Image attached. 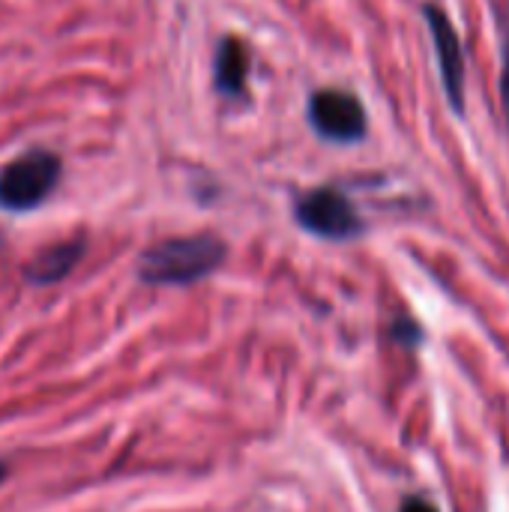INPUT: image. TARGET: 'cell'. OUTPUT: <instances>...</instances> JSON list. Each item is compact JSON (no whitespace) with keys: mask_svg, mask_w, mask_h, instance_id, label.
<instances>
[{"mask_svg":"<svg viewBox=\"0 0 509 512\" xmlns=\"http://www.w3.org/2000/svg\"><path fill=\"white\" fill-rule=\"evenodd\" d=\"M228 249L213 234L171 237L138 258V276L150 285H189L216 273Z\"/></svg>","mask_w":509,"mask_h":512,"instance_id":"1","label":"cell"},{"mask_svg":"<svg viewBox=\"0 0 509 512\" xmlns=\"http://www.w3.org/2000/svg\"><path fill=\"white\" fill-rule=\"evenodd\" d=\"M60 180V159L48 150H27L0 171V207L21 213L39 207Z\"/></svg>","mask_w":509,"mask_h":512,"instance_id":"2","label":"cell"},{"mask_svg":"<svg viewBox=\"0 0 509 512\" xmlns=\"http://www.w3.org/2000/svg\"><path fill=\"white\" fill-rule=\"evenodd\" d=\"M297 222L324 240H351L363 231L357 207L339 189H312L297 201Z\"/></svg>","mask_w":509,"mask_h":512,"instance_id":"3","label":"cell"},{"mask_svg":"<svg viewBox=\"0 0 509 512\" xmlns=\"http://www.w3.org/2000/svg\"><path fill=\"white\" fill-rule=\"evenodd\" d=\"M309 120L318 129V135L339 141V144H351L366 135V108L348 90L327 87V90L312 93Z\"/></svg>","mask_w":509,"mask_h":512,"instance_id":"4","label":"cell"},{"mask_svg":"<svg viewBox=\"0 0 509 512\" xmlns=\"http://www.w3.org/2000/svg\"><path fill=\"white\" fill-rule=\"evenodd\" d=\"M432 39H435V54H438V69H441V81L447 90L450 105L456 108V114L465 111V51L459 42V33L453 27V21L447 18V12H441L438 6H426L423 9Z\"/></svg>","mask_w":509,"mask_h":512,"instance_id":"5","label":"cell"},{"mask_svg":"<svg viewBox=\"0 0 509 512\" xmlns=\"http://www.w3.org/2000/svg\"><path fill=\"white\" fill-rule=\"evenodd\" d=\"M81 252H84V243L81 240H66V243H54L48 249H42L27 267H24V276L33 282V285H51V282H60L78 261H81Z\"/></svg>","mask_w":509,"mask_h":512,"instance_id":"6","label":"cell"},{"mask_svg":"<svg viewBox=\"0 0 509 512\" xmlns=\"http://www.w3.org/2000/svg\"><path fill=\"white\" fill-rule=\"evenodd\" d=\"M249 63L252 57H249L246 42L228 36L216 51V87L225 96H243L246 81H249Z\"/></svg>","mask_w":509,"mask_h":512,"instance_id":"7","label":"cell"},{"mask_svg":"<svg viewBox=\"0 0 509 512\" xmlns=\"http://www.w3.org/2000/svg\"><path fill=\"white\" fill-rule=\"evenodd\" d=\"M399 512H438V507L432 501H426V498H408Z\"/></svg>","mask_w":509,"mask_h":512,"instance_id":"8","label":"cell"},{"mask_svg":"<svg viewBox=\"0 0 509 512\" xmlns=\"http://www.w3.org/2000/svg\"><path fill=\"white\" fill-rule=\"evenodd\" d=\"M501 90H504V108H507V120H509V60H507V69H504V78H501Z\"/></svg>","mask_w":509,"mask_h":512,"instance_id":"9","label":"cell"},{"mask_svg":"<svg viewBox=\"0 0 509 512\" xmlns=\"http://www.w3.org/2000/svg\"><path fill=\"white\" fill-rule=\"evenodd\" d=\"M3 480H6V465L0 462V483H3Z\"/></svg>","mask_w":509,"mask_h":512,"instance_id":"10","label":"cell"},{"mask_svg":"<svg viewBox=\"0 0 509 512\" xmlns=\"http://www.w3.org/2000/svg\"><path fill=\"white\" fill-rule=\"evenodd\" d=\"M0 249H3V240H0Z\"/></svg>","mask_w":509,"mask_h":512,"instance_id":"11","label":"cell"}]
</instances>
